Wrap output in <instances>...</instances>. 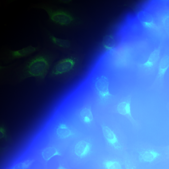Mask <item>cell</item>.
<instances>
[{
	"label": "cell",
	"mask_w": 169,
	"mask_h": 169,
	"mask_svg": "<svg viewBox=\"0 0 169 169\" xmlns=\"http://www.w3.org/2000/svg\"><path fill=\"white\" fill-rule=\"evenodd\" d=\"M56 56L53 52L44 49L29 57L17 68L18 82L32 77L38 82L44 81Z\"/></svg>",
	"instance_id": "1"
},
{
	"label": "cell",
	"mask_w": 169,
	"mask_h": 169,
	"mask_svg": "<svg viewBox=\"0 0 169 169\" xmlns=\"http://www.w3.org/2000/svg\"><path fill=\"white\" fill-rule=\"evenodd\" d=\"M130 150L138 164L153 165L168 160L164 146L140 142L133 144Z\"/></svg>",
	"instance_id": "2"
},
{
	"label": "cell",
	"mask_w": 169,
	"mask_h": 169,
	"mask_svg": "<svg viewBox=\"0 0 169 169\" xmlns=\"http://www.w3.org/2000/svg\"><path fill=\"white\" fill-rule=\"evenodd\" d=\"M31 8L44 10L47 13L48 22L54 25L65 27L73 23L74 17L69 12L63 9L55 8L49 3L41 2L31 4Z\"/></svg>",
	"instance_id": "3"
},
{
	"label": "cell",
	"mask_w": 169,
	"mask_h": 169,
	"mask_svg": "<svg viewBox=\"0 0 169 169\" xmlns=\"http://www.w3.org/2000/svg\"><path fill=\"white\" fill-rule=\"evenodd\" d=\"M41 47L38 44L36 47L29 45L21 49L12 50L3 47L0 50V60L5 64H8L15 60L26 58L41 50Z\"/></svg>",
	"instance_id": "4"
},
{
	"label": "cell",
	"mask_w": 169,
	"mask_h": 169,
	"mask_svg": "<svg viewBox=\"0 0 169 169\" xmlns=\"http://www.w3.org/2000/svg\"><path fill=\"white\" fill-rule=\"evenodd\" d=\"M103 135L109 146L114 151L121 154L123 156L126 152L127 147L115 132L107 125L102 127Z\"/></svg>",
	"instance_id": "5"
},
{
	"label": "cell",
	"mask_w": 169,
	"mask_h": 169,
	"mask_svg": "<svg viewBox=\"0 0 169 169\" xmlns=\"http://www.w3.org/2000/svg\"><path fill=\"white\" fill-rule=\"evenodd\" d=\"M75 61L71 57H67L56 62L51 68L49 77H54L61 75L71 71L74 67Z\"/></svg>",
	"instance_id": "6"
},
{
	"label": "cell",
	"mask_w": 169,
	"mask_h": 169,
	"mask_svg": "<svg viewBox=\"0 0 169 169\" xmlns=\"http://www.w3.org/2000/svg\"><path fill=\"white\" fill-rule=\"evenodd\" d=\"M131 103V97L129 96L125 100L118 104L117 110L118 113L125 116L129 120L135 130H139L141 128L140 125L132 115Z\"/></svg>",
	"instance_id": "7"
},
{
	"label": "cell",
	"mask_w": 169,
	"mask_h": 169,
	"mask_svg": "<svg viewBox=\"0 0 169 169\" xmlns=\"http://www.w3.org/2000/svg\"><path fill=\"white\" fill-rule=\"evenodd\" d=\"M45 38L52 45L62 49H69L71 46L70 41L66 39L58 38L53 35L48 29L42 28Z\"/></svg>",
	"instance_id": "8"
},
{
	"label": "cell",
	"mask_w": 169,
	"mask_h": 169,
	"mask_svg": "<svg viewBox=\"0 0 169 169\" xmlns=\"http://www.w3.org/2000/svg\"><path fill=\"white\" fill-rule=\"evenodd\" d=\"M169 68V54H166L161 59L158 66V72L154 83L160 87H162L164 82L166 73Z\"/></svg>",
	"instance_id": "9"
},
{
	"label": "cell",
	"mask_w": 169,
	"mask_h": 169,
	"mask_svg": "<svg viewBox=\"0 0 169 169\" xmlns=\"http://www.w3.org/2000/svg\"><path fill=\"white\" fill-rule=\"evenodd\" d=\"M96 88L100 95L103 98L107 99L111 95L109 90L107 78L102 76L98 79L95 83Z\"/></svg>",
	"instance_id": "10"
},
{
	"label": "cell",
	"mask_w": 169,
	"mask_h": 169,
	"mask_svg": "<svg viewBox=\"0 0 169 169\" xmlns=\"http://www.w3.org/2000/svg\"><path fill=\"white\" fill-rule=\"evenodd\" d=\"M160 52V50L159 48L154 49L150 54L147 60L141 64L140 67L147 72L152 70L159 60Z\"/></svg>",
	"instance_id": "11"
},
{
	"label": "cell",
	"mask_w": 169,
	"mask_h": 169,
	"mask_svg": "<svg viewBox=\"0 0 169 169\" xmlns=\"http://www.w3.org/2000/svg\"><path fill=\"white\" fill-rule=\"evenodd\" d=\"M91 150L90 143L84 140L78 142L74 147V151L75 155L79 157L82 158L87 156Z\"/></svg>",
	"instance_id": "12"
},
{
	"label": "cell",
	"mask_w": 169,
	"mask_h": 169,
	"mask_svg": "<svg viewBox=\"0 0 169 169\" xmlns=\"http://www.w3.org/2000/svg\"><path fill=\"white\" fill-rule=\"evenodd\" d=\"M102 165L105 169H125L124 160L115 158H108L105 160Z\"/></svg>",
	"instance_id": "13"
},
{
	"label": "cell",
	"mask_w": 169,
	"mask_h": 169,
	"mask_svg": "<svg viewBox=\"0 0 169 169\" xmlns=\"http://www.w3.org/2000/svg\"><path fill=\"white\" fill-rule=\"evenodd\" d=\"M138 18L143 26L148 29H152L154 26V19L150 13L142 11L138 14Z\"/></svg>",
	"instance_id": "14"
},
{
	"label": "cell",
	"mask_w": 169,
	"mask_h": 169,
	"mask_svg": "<svg viewBox=\"0 0 169 169\" xmlns=\"http://www.w3.org/2000/svg\"><path fill=\"white\" fill-rule=\"evenodd\" d=\"M123 157L125 169H137L138 164L136 158L131 153L126 151Z\"/></svg>",
	"instance_id": "15"
},
{
	"label": "cell",
	"mask_w": 169,
	"mask_h": 169,
	"mask_svg": "<svg viewBox=\"0 0 169 169\" xmlns=\"http://www.w3.org/2000/svg\"><path fill=\"white\" fill-rule=\"evenodd\" d=\"M42 156L44 159L46 161L56 156H60L59 151L56 148L49 147L45 148L42 152Z\"/></svg>",
	"instance_id": "16"
},
{
	"label": "cell",
	"mask_w": 169,
	"mask_h": 169,
	"mask_svg": "<svg viewBox=\"0 0 169 169\" xmlns=\"http://www.w3.org/2000/svg\"><path fill=\"white\" fill-rule=\"evenodd\" d=\"M56 133L59 137L61 139L67 138L72 135L71 130L65 124L61 123L56 129Z\"/></svg>",
	"instance_id": "17"
},
{
	"label": "cell",
	"mask_w": 169,
	"mask_h": 169,
	"mask_svg": "<svg viewBox=\"0 0 169 169\" xmlns=\"http://www.w3.org/2000/svg\"><path fill=\"white\" fill-rule=\"evenodd\" d=\"M102 45L107 50H110L115 45V40L114 37L111 35L105 36L102 41Z\"/></svg>",
	"instance_id": "18"
},
{
	"label": "cell",
	"mask_w": 169,
	"mask_h": 169,
	"mask_svg": "<svg viewBox=\"0 0 169 169\" xmlns=\"http://www.w3.org/2000/svg\"><path fill=\"white\" fill-rule=\"evenodd\" d=\"M80 116L83 121L86 124L90 123L93 119L92 111L88 108H85L81 111Z\"/></svg>",
	"instance_id": "19"
},
{
	"label": "cell",
	"mask_w": 169,
	"mask_h": 169,
	"mask_svg": "<svg viewBox=\"0 0 169 169\" xmlns=\"http://www.w3.org/2000/svg\"><path fill=\"white\" fill-rule=\"evenodd\" d=\"M161 21L163 28L169 38V11L163 14L161 18Z\"/></svg>",
	"instance_id": "20"
},
{
	"label": "cell",
	"mask_w": 169,
	"mask_h": 169,
	"mask_svg": "<svg viewBox=\"0 0 169 169\" xmlns=\"http://www.w3.org/2000/svg\"><path fill=\"white\" fill-rule=\"evenodd\" d=\"M32 162V160H26L17 164L11 169H26L31 165Z\"/></svg>",
	"instance_id": "21"
},
{
	"label": "cell",
	"mask_w": 169,
	"mask_h": 169,
	"mask_svg": "<svg viewBox=\"0 0 169 169\" xmlns=\"http://www.w3.org/2000/svg\"><path fill=\"white\" fill-rule=\"evenodd\" d=\"M0 137L1 138H6L5 131L4 128L1 127L0 129Z\"/></svg>",
	"instance_id": "22"
},
{
	"label": "cell",
	"mask_w": 169,
	"mask_h": 169,
	"mask_svg": "<svg viewBox=\"0 0 169 169\" xmlns=\"http://www.w3.org/2000/svg\"><path fill=\"white\" fill-rule=\"evenodd\" d=\"M71 1V0H60L56 1L55 2L60 4H69Z\"/></svg>",
	"instance_id": "23"
},
{
	"label": "cell",
	"mask_w": 169,
	"mask_h": 169,
	"mask_svg": "<svg viewBox=\"0 0 169 169\" xmlns=\"http://www.w3.org/2000/svg\"><path fill=\"white\" fill-rule=\"evenodd\" d=\"M168 160L169 159V145L164 146Z\"/></svg>",
	"instance_id": "24"
},
{
	"label": "cell",
	"mask_w": 169,
	"mask_h": 169,
	"mask_svg": "<svg viewBox=\"0 0 169 169\" xmlns=\"http://www.w3.org/2000/svg\"><path fill=\"white\" fill-rule=\"evenodd\" d=\"M57 169H66V168L62 165H60Z\"/></svg>",
	"instance_id": "25"
},
{
	"label": "cell",
	"mask_w": 169,
	"mask_h": 169,
	"mask_svg": "<svg viewBox=\"0 0 169 169\" xmlns=\"http://www.w3.org/2000/svg\"><path fill=\"white\" fill-rule=\"evenodd\" d=\"M167 107H168V110L169 111V103H168V104Z\"/></svg>",
	"instance_id": "26"
}]
</instances>
